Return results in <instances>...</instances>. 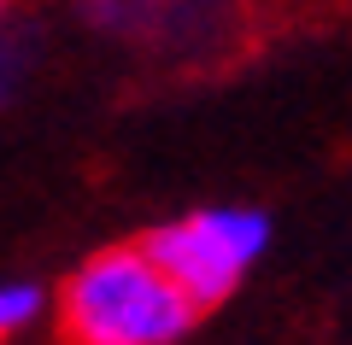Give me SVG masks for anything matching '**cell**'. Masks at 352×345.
I'll use <instances>...</instances> for the list:
<instances>
[{"mask_svg": "<svg viewBox=\"0 0 352 345\" xmlns=\"http://www.w3.org/2000/svg\"><path fill=\"white\" fill-rule=\"evenodd\" d=\"M200 310L141 246H106L65 281V345H176Z\"/></svg>", "mask_w": 352, "mask_h": 345, "instance_id": "6da1fadb", "label": "cell"}, {"mask_svg": "<svg viewBox=\"0 0 352 345\" xmlns=\"http://www.w3.org/2000/svg\"><path fill=\"white\" fill-rule=\"evenodd\" d=\"M270 246V217L252 205H200L176 222H159L141 252L182 287L194 310H212L247 281V270Z\"/></svg>", "mask_w": 352, "mask_h": 345, "instance_id": "7a4b0ae2", "label": "cell"}, {"mask_svg": "<svg viewBox=\"0 0 352 345\" xmlns=\"http://www.w3.org/2000/svg\"><path fill=\"white\" fill-rule=\"evenodd\" d=\"M36 47H41V36L24 24L18 0H0V106L18 99V88L30 82V71H36Z\"/></svg>", "mask_w": 352, "mask_h": 345, "instance_id": "3957f363", "label": "cell"}, {"mask_svg": "<svg viewBox=\"0 0 352 345\" xmlns=\"http://www.w3.org/2000/svg\"><path fill=\"white\" fill-rule=\"evenodd\" d=\"M41 310H47V293L36 281H0V340L24 333Z\"/></svg>", "mask_w": 352, "mask_h": 345, "instance_id": "277c9868", "label": "cell"}]
</instances>
